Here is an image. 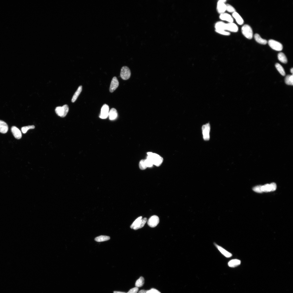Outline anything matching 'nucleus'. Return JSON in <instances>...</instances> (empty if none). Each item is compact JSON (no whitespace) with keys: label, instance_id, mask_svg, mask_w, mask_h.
<instances>
[{"label":"nucleus","instance_id":"nucleus-32","mask_svg":"<svg viewBox=\"0 0 293 293\" xmlns=\"http://www.w3.org/2000/svg\"><path fill=\"white\" fill-rule=\"evenodd\" d=\"M35 128L34 126H30L23 127L21 128V131L24 134L26 133L28 130L29 129H34Z\"/></svg>","mask_w":293,"mask_h":293},{"label":"nucleus","instance_id":"nucleus-24","mask_svg":"<svg viewBox=\"0 0 293 293\" xmlns=\"http://www.w3.org/2000/svg\"><path fill=\"white\" fill-rule=\"evenodd\" d=\"M278 57L279 60L281 63H287V58L283 53H279L278 56Z\"/></svg>","mask_w":293,"mask_h":293},{"label":"nucleus","instance_id":"nucleus-15","mask_svg":"<svg viewBox=\"0 0 293 293\" xmlns=\"http://www.w3.org/2000/svg\"><path fill=\"white\" fill-rule=\"evenodd\" d=\"M226 23L224 22L221 21L217 22L214 25L215 30L226 31Z\"/></svg>","mask_w":293,"mask_h":293},{"label":"nucleus","instance_id":"nucleus-29","mask_svg":"<svg viewBox=\"0 0 293 293\" xmlns=\"http://www.w3.org/2000/svg\"><path fill=\"white\" fill-rule=\"evenodd\" d=\"M145 159H143L141 160L140 162L139 167L140 169L141 170H145L147 168L145 163Z\"/></svg>","mask_w":293,"mask_h":293},{"label":"nucleus","instance_id":"nucleus-17","mask_svg":"<svg viewBox=\"0 0 293 293\" xmlns=\"http://www.w3.org/2000/svg\"><path fill=\"white\" fill-rule=\"evenodd\" d=\"M8 128L7 123L0 120V133L3 134L6 133L8 131Z\"/></svg>","mask_w":293,"mask_h":293},{"label":"nucleus","instance_id":"nucleus-27","mask_svg":"<svg viewBox=\"0 0 293 293\" xmlns=\"http://www.w3.org/2000/svg\"><path fill=\"white\" fill-rule=\"evenodd\" d=\"M144 283V279L142 276H141L136 282L135 286L136 287H142Z\"/></svg>","mask_w":293,"mask_h":293},{"label":"nucleus","instance_id":"nucleus-38","mask_svg":"<svg viewBox=\"0 0 293 293\" xmlns=\"http://www.w3.org/2000/svg\"><path fill=\"white\" fill-rule=\"evenodd\" d=\"M113 293H126L125 292H120V291H114L113 292Z\"/></svg>","mask_w":293,"mask_h":293},{"label":"nucleus","instance_id":"nucleus-8","mask_svg":"<svg viewBox=\"0 0 293 293\" xmlns=\"http://www.w3.org/2000/svg\"><path fill=\"white\" fill-rule=\"evenodd\" d=\"M131 75V72L129 68L125 66L122 68L120 73L121 77L124 80L128 79Z\"/></svg>","mask_w":293,"mask_h":293},{"label":"nucleus","instance_id":"nucleus-35","mask_svg":"<svg viewBox=\"0 0 293 293\" xmlns=\"http://www.w3.org/2000/svg\"><path fill=\"white\" fill-rule=\"evenodd\" d=\"M138 287H135L130 289L129 291L127 293H137L138 291Z\"/></svg>","mask_w":293,"mask_h":293},{"label":"nucleus","instance_id":"nucleus-2","mask_svg":"<svg viewBox=\"0 0 293 293\" xmlns=\"http://www.w3.org/2000/svg\"><path fill=\"white\" fill-rule=\"evenodd\" d=\"M142 218V217L140 216L136 219L130 226L131 228L136 230L143 227L147 221V219L146 218Z\"/></svg>","mask_w":293,"mask_h":293},{"label":"nucleus","instance_id":"nucleus-16","mask_svg":"<svg viewBox=\"0 0 293 293\" xmlns=\"http://www.w3.org/2000/svg\"><path fill=\"white\" fill-rule=\"evenodd\" d=\"M232 17L235 19L237 23L238 24L242 25L243 24L244 22L240 14L236 12L232 13Z\"/></svg>","mask_w":293,"mask_h":293},{"label":"nucleus","instance_id":"nucleus-3","mask_svg":"<svg viewBox=\"0 0 293 293\" xmlns=\"http://www.w3.org/2000/svg\"><path fill=\"white\" fill-rule=\"evenodd\" d=\"M243 34L249 39H251L253 37V32L251 27L248 25L243 26L242 28Z\"/></svg>","mask_w":293,"mask_h":293},{"label":"nucleus","instance_id":"nucleus-11","mask_svg":"<svg viewBox=\"0 0 293 293\" xmlns=\"http://www.w3.org/2000/svg\"><path fill=\"white\" fill-rule=\"evenodd\" d=\"M219 18L221 20L227 21L228 23H232L234 21L232 16L226 13L220 14Z\"/></svg>","mask_w":293,"mask_h":293},{"label":"nucleus","instance_id":"nucleus-28","mask_svg":"<svg viewBox=\"0 0 293 293\" xmlns=\"http://www.w3.org/2000/svg\"><path fill=\"white\" fill-rule=\"evenodd\" d=\"M275 66L276 69L282 75L284 76L285 75L286 73L284 69L280 64L278 63H276Z\"/></svg>","mask_w":293,"mask_h":293},{"label":"nucleus","instance_id":"nucleus-10","mask_svg":"<svg viewBox=\"0 0 293 293\" xmlns=\"http://www.w3.org/2000/svg\"><path fill=\"white\" fill-rule=\"evenodd\" d=\"M109 106L107 104H105L102 106L101 113L99 117L102 119L106 118L109 115Z\"/></svg>","mask_w":293,"mask_h":293},{"label":"nucleus","instance_id":"nucleus-39","mask_svg":"<svg viewBox=\"0 0 293 293\" xmlns=\"http://www.w3.org/2000/svg\"><path fill=\"white\" fill-rule=\"evenodd\" d=\"M293 68H291V70H290V72H291V73H292V74H293Z\"/></svg>","mask_w":293,"mask_h":293},{"label":"nucleus","instance_id":"nucleus-34","mask_svg":"<svg viewBox=\"0 0 293 293\" xmlns=\"http://www.w3.org/2000/svg\"><path fill=\"white\" fill-rule=\"evenodd\" d=\"M145 162L146 165L147 167H152L153 165L152 162L151 161L148 159L146 158V159H145Z\"/></svg>","mask_w":293,"mask_h":293},{"label":"nucleus","instance_id":"nucleus-30","mask_svg":"<svg viewBox=\"0 0 293 293\" xmlns=\"http://www.w3.org/2000/svg\"><path fill=\"white\" fill-rule=\"evenodd\" d=\"M226 11L229 13H233L236 12L235 9L230 4H226Z\"/></svg>","mask_w":293,"mask_h":293},{"label":"nucleus","instance_id":"nucleus-13","mask_svg":"<svg viewBox=\"0 0 293 293\" xmlns=\"http://www.w3.org/2000/svg\"><path fill=\"white\" fill-rule=\"evenodd\" d=\"M119 85L118 81L116 77H114L112 80L111 83L110 91L111 93H112L118 88Z\"/></svg>","mask_w":293,"mask_h":293},{"label":"nucleus","instance_id":"nucleus-21","mask_svg":"<svg viewBox=\"0 0 293 293\" xmlns=\"http://www.w3.org/2000/svg\"><path fill=\"white\" fill-rule=\"evenodd\" d=\"M241 264V261L240 260L234 259L230 260L228 263V265L230 267H235L240 265Z\"/></svg>","mask_w":293,"mask_h":293},{"label":"nucleus","instance_id":"nucleus-5","mask_svg":"<svg viewBox=\"0 0 293 293\" xmlns=\"http://www.w3.org/2000/svg\"><path fill=\"white\" fill-rule=\"evenodd\" d=\"M210 126L209 123L203 125L202 127L203 137L204 140L205 141H208L210 139Z\"/></svg>","mask_w":293,"mask_h":293},{"label":"nucleus","instance_id":"nucleus-26","mask_svg":"<svg viewBox=\"0 0 293 293\" xmlns=\"http://www.w3.org/2000/svg\"><path fill=\"white\" fill-rule=\"evenodd\" d=\"M285 83L286 84L288 85L292 86L293 85V75H287L285 78Z\"/></svg>","mask_w":293,"mask_h":293},{"label":"nucleus","instance_id":"nucleus-31","mask_svg":"<svg viewBox=\"0 0 293 293\" xmlns=\"http://www.w3.org/2000/svg\"><path fill=\"white\" fill-rule=\"evenodd\" d=\"M215 32L217 33L226 36H229L230 35V32L224 30H215Z\"/></svg>","mask_w":293,"mask_h":293},{"label":"nucleus","instance_id":"nucleus-18","mask_svg":"<svg viewBox=\"0 0 293 293\" xmlns=\"http://www.w3.org/2000/svg\"><path fill=\"white\" fill-rule=\"evenodd\" d=\"M215 245L220 252L226 257L229 258L232 256V253L227 251L223 248L216 244H215Z\"/></svg>","mask_w":293,"mask_h":293},{"label":"nucleus","instance_id":"nucleus-19","mask_svg":"<svg viewBox=\"0 0 293 293\" xmlns=\"http://www.w3.org/2000/svg\"><path fill=\"white\" fill-rule=\"evenodd\" d=\"M109 116L110 120H113L116 119L118 117V113L116 109L114 108H112L109 112Z\"/></svg>","mask_w":293,"mask_h":293},{"label":"nucleus","instance_id":"nucleus-25","mask_svg":"<svg viewBox=\"0 0 293 293\" xmlns=\"http://www.w3.org/2000/svg\"><path fill=\"white\" fill-rule=\"evenodd\" d=\"M261 190L263 192H268L273 191V189L271 184H266L262 186Z\"/></svg>","mask_w":293,"mask_h":293},{"label":"nucleus","instance_id":"nucleus-12","mask_svg":"<svg viewBox=\"0 0 293 293\" xmlns=\"http://www.w3.org/2000/svg\"><path fill=\"white\" fill-rule=\"evenodd\" d=\"M238 30V27L233 22L226 23V31L229 32H236Z\"/></svg>","mask_w":293,"mask_h":293},{"label":"nucleus","instance_id":"nucleus-33","mask_svg":"<svg viewBox=\"0 0 293 293\" xmlns=\"http://www.w3.org/2000/svg\"><path fill=\"white\" fill-rule=\"evenodd\" d=\"M261 187L262 186H260L255 187L253 188V190L257 193H262L263 192L262 191Z\"/></svg>","mask_w":293,"mask_h":293},{"label":"nucleus","instance_id":"nucleus-6","mask_svg":"<svg viewBox=\"0 0 293 293\" xmlns=\"http://www.w3.org/2000/svg\"><path fill=\"white\" fill-rule=\"evenodd\" d=\"M268 44L270 47L273 50L277 51H281L283 49V45L280 42L273 40H270L268 41Z\"/></svg>","mask_w":293,"mask_h":293},{"label":"nucleus","instance_id":"nucleus-20","mask_svg":"<svg viewBox=\"0 0 293 293\" xmlns=\"http://www.w3.org/2000/svg\"><path fill=\"white\" fill-rule=\"evenodd\" d=\"M254 38L255 40L260 44L264 45L267 44V40L263 39L261 36L257 34H256L255 35Z\"/></svg>","mask_w":293,"mask_h":293},{"label":"nucleus","instance_id":"nucleus-22","mask_svg":"<svg viewBox=\"0 0 293 293\" xmlns=\"http://www.w3.org/2000/svg\"><path fill=\"white\" fill-rule=\"evenodd\" d=\"M82 86H79L77 90L75 92L73 97L72 100V102L74 103L80 94L81 91H82Z\"/></svg>","mask_w":293,"mask_h":293},{"label":"nucleus","instance_id":"nucleus-1","mask_svg":"<svg viewBox=\"0 0 293 293\" xmlns=\"http://www.w3.org/2000/svg\"><path fill=\"white\" fill-rule=\"evenodd\" d=\"M148 156L146 158L150 160L153 165L157 167L160 166L163 161V159L159 155L151 152L147 153Z\"/></svg>","mask_w":293,"mask_h":293},{"label":"nucleus","instance_id":"nucleus-4","mask_svg":"<svg viewBox=\"0 0 293 293\" xmlns=\"http://www.w3.org/2000/svg\"><path fill=\"white\" fill-rule=\"evenodd\" d=\"M69 111V107L67 105L62 106H58L56 107L55 111L57 114L61 117L66 116Z\"/></svg>","mask_w":293,"mask_h":293},{"label":"nucleus","instance_id":"nucleus-23","mask_svg":"<svg viewBox=\"0 0 293 293\" xmlns=\"http://www.w3.org/2000/svg\"><path fill=\"white\" fill-rule=\"evenodd\" d=\"M110 238L109 236H101L96 237L95 240L98 242H104L109 240Z\"/></svg>","mask_w":293,"mask_h":293},{"label":"nucleus","instance_id":"nucleus-7","mask_svg":"<svg viewBox=\"0 0 293 293\" xmlns=\"http://www.w3.org/2000/svg\"><path fill=\"white\" fill-rule=\"evenodd\" d=\"M226 1L225 0H219L217 2V11L220 14L225 13L226 9V5L225 3Z\"/></svg>","mask_w":293,"mask_h":293},{"label":"nucleus","instance_id":"nucleus-36","mask_svg":"<svg viewBox=\"0 0 293 293\" xmlns=\"http://www.w3.org/2000/svg\"><path fill=\"white\" fill-rule=\"evenodd\" d=\"M146 293H161L158 290L155 289H151L150 290H147Z\"/></svg>","mask_w":293,"mask_h":293},{"label":"nucleus","instance_id":"nucleus-14","mask_svg":"<svg viewBox=\"0 0 293 293\" xmlns=\"http://www.w3.org/2000/svg\"><path fill=\"white\" fill-rule=\"evenodd\" d=\"M11 131L14 137L16 139H20L22 137V134L20 130L17 127L13 126L11 128Z\"/></svg>","mask_w":293,"mask_h":293},{"label":"nucleus","instance_id":"nucleus-37","mask_svg":"<svg viewBox=\"0 0 293 293\" xmlns=\"http://www.w3.org/2000/svg\"><path fill=\"white\" fill-rule=\"evenodd\" d=\"M147 291V290H141L138 293H146V292Z\"/></svg>","mask_w":293,"mask_h":293},{"label":"nucleus","instance_id":"nucleus-9","mask_svg":"<svg viewBox=\"0 0 293 293\" xmlns=\"http://www.w3.org/2000/svg\"><path fill=\"white\" fill-rule=\"evenodd\" d=\"M159 222V217L156 215H153L150 217L148 221V224L150 227L154 228L158 225Z\"/></svg>","mask_w":293,"mask_h":293}]
</instances>
